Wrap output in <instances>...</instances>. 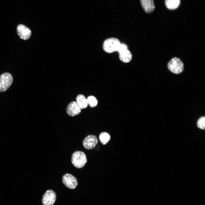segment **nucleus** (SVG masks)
<instances>
[{"label": "nucleus", "mask_w": 205, "mask_h": 205, "mask_svg": "<svg viewBox=\"0 0 205 205\" xmlns=\"http://www.w3.org/2000/svg\"><path fill=\"white\" fill-rule=\"evenodd\" d=\"M121 44L119 40L116 38L111 37L106 39L103 42L102 48L106 53H111L117 51Z\"/></svg>", "instance_id": "nucleus-1"}, {"label": "nucleus", "mask_w": 205, "mask_h": 205, "mask_svg": "<svg viewBox=\"0 0 205 205\" xmlns=\"http://www.w3.org/2000/svg\"><path fill=\"white\" fill-rule=\"evenodd\" d=\"M71 161L72 164L76 168H81L86 163L87 160L84 153L81 151H76L72 154Z\"/></svg>", "instance_id": "nucleus-2"}, {"label": "nucleus", "mask_w": 205, "mask_h": 205, "mask_svg": "<svg viewBox=\"0 0 205 205\" xmlns=\"http://www.w3.org/2000/svg\"><path fill=\"white\" fill-rule=\"evenodd\" d=\"M167 67L171 72L175 74H179L184 70V63L179 58L175 57L171 59L167 64Z\"/></svg>", "instance_id": "nucleus-3"}, {"label": "nucleus", "mask_w": 205, "mask_h": 205, "mask_svg": "<svg viewBox=\"0 0 205 205\" xmlns=\"http://www.w3.org/2000/svg\"><path fill=\"white\" fill-rule=\"evenodd\" d=\"M13 81V77L10 73L5 72L0 75V93L7 90L12 85Z\"/></svg>", "instance_id": "nucleus-4"}, {"label": "nucleus", "mask_w": 205, "mask_h": 205, "mask_svg": "<svg viewBox=\"0 0 205 205\" xmlns=\"http://www.w3.org/2000/svg\"><path fill=\"white\" fill-rule=\"evenodd\" d=\"M62 181L66 187L70 189L75 188L78 184L76 178L71 174L69 173H66L63 176Z\"/></svg>", "instance_id": "nucleus-5"}, {"label": "nucleus", "mask_w": 205, "mask_h": 205, "mask_svg": "<svg viewBox=\"0 0 205 205\" xmlns=\"http://www.w3.org/2000/svg\"><path fill=\"white\" fill-rule=\"evenodd\" d=\"M56 200L55 192L51 190H47L44 194L42 200L43 205H53Z\"/></svg>", "instance_id": "nucleus-6"}, {"label": "nucleus", "mask_w": 205, "mask_h": 205, "mask_svg": "<svg viewBox=\"0 0 205 205\" xmlns=\"http://www.w3.org/2000/svg\"><path fill=\"white\" fill-rule=\"evenodd\" d=\"M17 31L20 38L24 40L28 39L31 35V32L30 29L23 24L18 25Z\"/></svg>", "instance_id": "nucleus-7"}, {"label": "nucleus", "mask_w": 205, "mask_h": 205, "mask_svg": "<svg viewBox=\"0 0 205 205\" xmlns=\"http://www.w3.org/2000/svg\"><path fill=\"white\" fill-rule=\"evenodd\" d=\"M98 142L97 137L94 135H91L87 136L83 142V147L86 149H91L94 148Z\"/></svg>", "instance_id": "nucleus-8"}, {"label": "nucleus", "mask_w": 205, "mask_h": 205, "mask_svg": "<svg viewBox=\"0 0 205 205\" xmlns=\"http://www.w3.org/2000/svg\"><path fill=\"white\" fill-rule=\"evenodd\" d=\"M81 109L76 102L72 101L69 103L67 106L66 112L69 116H73L79 114Z\"/></svg>", "instance_id": "nucleus-9"}, {"label": "nucleus", "mask_w": 205, "mask_h": 205, "mask_svg": "<svg viewBox=\"0 0 205 205\" xmlns=\"http://www.w3.org/2000/svg\"><path fill=\"white\" fill-rule=\"evenodd\" d=\"M141 5L144 11L147 13L153 12L155 9L153 0H140Z\"/></svg>", "instance_id": "nucleus-10"}, {"label": "nucleus", "mask_w": 205, "mask_h": 205, "mask_svg": "<svg viewBox=\"0 0 205 205\" xmlns=\"http://www.w3.org/2000/svg\"><path fill=\"white\" fill-rule=\"evenodd\" d=\"M119 58L122 62L128 63L130 62L132 59V54L128 49L121 50L118 52Z\"/></svg>", "instance_id": "nucleus-11"}, {"label": "nucleus", "mask_w": 205, "mask_h": 205, "mask_svg": "<svg viewBox=\"0 0 205 205\" xmlns=\"http://www.w3.org/2000/svg\"><path fill=\"white\" fill-rule=\"evenodd\" d=\"M76 102L81 109H83L87 107L88 104L87 99L82 95L79 94L76 97Z\"/></svg>", "instance_id": "nucleus-12"}, {"label": "nucleus", "mask_w": 205, "mask_h": 205, "mask_svg": "<svg viewBox=\"0 0 205 205\" xmlns=\"http://www.w3.org/2000/svg\"><path fill=\"white\" fill-rule=\"evenodd\" d=\"M180 0H165V4L168 9L173 10L177 8L180 4Z\"/></svg>", "instance_id": "nucleus-13"}, {"label": "nucleus", "mask_w": 205, "mask_h": 205, "mask_svg": "<svg viewBox=\"0 0 205 205\" xmlns=\"http://www.w3.org/2000/svg\"><path fill=\"white\" fill-rule=\"evenodd\" d=\"M99 139L101 144L104 145L106 144L110 140V136L106 132H102L99 135Z\"/></svg>", "instance_id": "nucleus-14"}, {"label": "nucleus", "mask_w": 205, "mask_h": 205, "mask_svg": "<svg viewBox=\"0 0 205 205\" xmlns=\"http://www.w3.org/2000/svg\"><path fill=\"white\" fill-rule=\"evenodd\" d=\"M87 99L88 105L91 107H94L97 105L98 101L95 97L92 95L89 96Z\"/></svg>", "instance_id": "nucleus-15"}, {"label": "nucleus", "mask_w": 205, "mask_h": 205, "mask_svg": "<svg viewBox=\"0 0 205 205\" xmlns=\"http://www.w3.org/2000/svg\"><path fill=\"white\" fill-rule=\"evenodd\" d=\"M197 126L200 129L204 130L205 128V117L202 116L200 118L197 122Z\"/></svg>", "instance_id": "nucleus-16"}]
</instances>
